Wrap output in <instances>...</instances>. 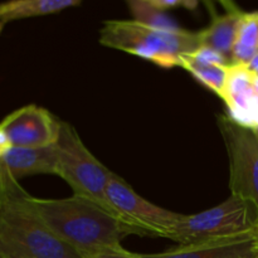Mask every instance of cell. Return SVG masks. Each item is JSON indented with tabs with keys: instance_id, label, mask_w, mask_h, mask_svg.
<instances>
[{
	"instance_id": "cell-1",
	"label": "cell",
	"mask_w": 258,
	"mask_h": 258,
	"mask_svg": "<svg viewBox=\"0 0 258 258\" xmlns=\"http://www.w3.org/2000/svg\"><path fill=\"white\" fill-rule=\"evenodd\" d=\"M35 211L55 237L83 258L121 246L128 234H139L115 213L83 197L33 198Z\"/></svg>"
},
{
	"instance_id": "cell-2",
	"label": "cell",
	"mask_w": 258,
	"mask_h": 258,
	"mask_svg": "<svg viewBox=\"0 0 258 258\" xmlns=\"http://www.w3.org/2000/svg\"><path fill=\"white\" fill-rule=\"evenodd\" d=\"M33 198L0 160V253L8 258H83L45 226Z\"/></svg>"
},
{
	"instance_id": "cell-3",
	"label": "cell",
	"mask_w": 258,
	"mask_h": 258,
	"mask_svg": "<svg viewBox=\"0 0 258 258\" xmlns=\"http://www.w3.org/2000/svg\"><path fill=\"white\" fill-rule=\"evenodd\" d=\"M105 47L135 54L163 68L179 67L180 57L199 48L198 33L159 29L138 20H107L100 30Z\"/></svg>"
},
{
	"instance_id": "cell-4",
	"label": "cell",
	"mask_w": 258,
	"mask_h": 258,
	"mask_svg": "<svg viewBox=\"0 0 258 258\" xmlns=\"http://www.w3.org/2000/svg\"><path fill=\"white\" fill-rule=\"evenodd\" d=\"M54 146L57 151L55 175L67 181L76 196L90 199L112 212L106 199V188L113 173L86 148L71 123L60 121L59 136Z\"/></svg>"
},
{
	"instance_id": "cell-5",
	"label": "cell",
	"mask_w": 258,
	"mask_h": 258,
	"mask_svg": "<svg viewBox=\"0 0 258 258\" xmlns=\"http://www.w3.org/2000/svg\"><path fill=\"white\" fill-rule=\"evenodd\" d=\"M258 229L256 212L248 202L231 196L226 202L191 216H181L171 233L180 246L238 237Z\"/></svg>"
},
{
	"instance_id": "cell-6",
	"label": "cell",
	"mask_w": 258,
	"mask_h": 258,
	"mask_svg": "<svg viewBox=\"0 0 258 258\" xmlns=\"http://www.w3.org/2000/svg\"><path fill=\"white\" fill-rule=\"evenodd\" d=\"M106 199L113 213L141 236L170 238L183 216L150 203L116 174L108 180Z\"/></svg>"
},
{
	"instance_id": "cell-7",
	"label": "cell",
	"mask_w": 258,
	"mask_h": 258,
	"mask_svg": "<svg viewBox=\"0 0 258 258\" xmlns=\"http://www.w3.org/2000/svg\"><path fill=\"white\" fill-rule=\"evenodd\" d=\"M229 161L232 196L253 207L258 222V141L252 128L233 122L228 116L218 118Z\"/></svg>"
},
{
	"instance_id": "cell-8",
	"label": "cell",
	"mask_w": 258,
	"mask_h": 258,
	"mask_svg": "<svg viewBox=\"0 0 258 258\" xmlns=\"http://www.w3.org/2000/svg\"><path fill=\"white\" fill-rule=\"evenodd\" d=\"M60 121L45 108L27 105L3 118L0 130L13 148L38 149L52 146L59 136Z\"/></svg>"
},
{
	"instance_id": "cell-9",
	"label": "cell",
	"mask_w": 258,
	"mask_h": 258,
	"mask_svg": "<svg viewBox=\"0 0 258 258\" xmlns=\"http://www.w3.org/2000/svg\"><path fill=\"white\" fill-rule=\"evenodd\" d=\"M253 76L246 66H229L226 87L219 96L226 102L228 117L252 130L258 128V95L253 87Z\"/></svg>"
},
{
	"instance_id": "cell-10",
	"label": "cell",
	"mask_w": 258,
	"mask_h": 258,
	"mask_svg": "<svg viewBox=\"0 0 258 258\" xmlns=\"http://www.w3.org/2000/svg\"><path fill=\"white\" fill-rule=\"evenodd\" d=\"M257 237L258 229L233 238L179 246L160 253L145 254V258H254L253 242Z\"/></svg>"
},
{
	"instance_id": "cell-11",
	"label": "cell",
	"mask_w": 258,
	"mask_h": 258,
	"mask_svg": "<svg viewBox=\"0 0 258 258\" xmlns=\"http://www.w3.org/2000/svg\"><path fill=\"white\" fill-rule=\"evenodd\" d=\"M224 5L227 7L226 13L214 14L209 27L197 33L201 47H209L217 50L232 64V50L244 12H242L233 3H224Z\"/></svg>"
},
{
	"instance_id": "cell-12",
	"label": "cell",
	"mask_w": 258,
	"mask_h": 258,
	"mask_svg": "<svg viewBox=\"0 0 258 258\" xmlns=\"http://www.w3.org/2000/svg\"><path fill=\"white\" fill-rule=\"evenodd\" d=\"M0 160L18 180L34 174L57 173V151L54 145L38 149L12 148Z\"/></svg>"
},
{
	"instance_id": "cell-13",
	"label": "cell",
	"mask_w": 258,
	"mask_h": 258,
	"mask_svg": "<svg viewBox=\"0 0 258 258\" xmlns=\"http://www.w3.org/2000/svg\"><path fill=\"white\" fill-rule=\"evenodd\" d=\"M81 5V0H13L0 3V23L54 14Z\"/></svg>"
},
{
	"instance_id": "cell-14",
	"label": "cell",
	"mask_w": 258,
	"mask_h": 258,
	"mask_svg": "<svg viewBox=\"0 0 258 258\" xmlns=\"http://www.w3.org/2000/svg\"><path fill=\"white\" fill-rule=\"evenodd\" d=\"M258 53V12L244 13L232 50V66H247Z\"/></svg>"
},
{
	"instance_id": "cell-15",
	"label": "cell",
	"mask_w": 258,
	"mask_h": 258,
	"mask_svg": "<svg viewBox=\"0 0 258 258\" xmlns=\"http://www.w3.org/2000/svg\"><path fill=\"white\" fill-rule=\"evenodd\" d=\"M179 67L190 72L196 80L218 96H221L224 91L229 66H201L181 62Z\"/></svg>"
},
{
	"instance_id": "cell-16",
	"label": "cell",
	"mask_w": 258,
	"mask_h": 258,
	"mask_svg": "<svg viewBox=\"0 0 258 258\" xmlns=\"http://www.w3.org/2000/svg\"><path fill=\"white\" fill-rule=\"evenodd\" d=\"M131 13L138 22L148 24L159 29H176L179 28L173 20L166 17L163 12L151 7L149 0H134L128 2Z\"/></svg>"
},
{
	"instance_id": "cell-17",
	"label": "cell",
	"mask_w": 258,
	"mask_h": 258,
	"mask_svg": "<svg viewBox=\"0 0 258 258\" xmlns=\"http://www.w3.org/2000/svg\"><path fill=\"white\" fill-rule=\"evenodd\" d=\"M181 62L193 63V64L201 66H232L231 62L217 50L209 47H199L194 52L186 53L180 57ZM179 63V66H180Z\"/></svg>"
},
{
	"instance_id": "cell-18",
	"label": "cell",
	"mask_w": 258,
	"mask_h": 258,
	"mask_svg": "<svg viewBox=\"0 0 258 258\" xmlns=\"http://www.w3.org/2000/svg\"><path fill=\"white\" fill-rule=\"evenodd\" d=\"M86 258H145V254L130 252L123 248L122 246H118L97 252V253L91 254V256H87Z\"/></svg>"
},
{
	"instance_id": "cell-19",
	"label": "cell",
	"mask_w": 258,
	"mask_h": 258,
	"mask_svg": "<svg viewBox=\"0 0 258 258\" xmlns=\"http://www.w3.org/2000/svg\"><path fill=\"white\" fill-rule=\"evenodd\" d=\"M151 7L155 9L164 12V10H170L174 8L185 7L186 9H193L197 7V2H185V0H149Z\"/></svg>"
},
{
	"instance_id": "cell-20",
	"label": "cell",
	"mask_w": 258,
	"mask_h": 258,
	"mask_svg": "<svg viewBox=\"0 0 258 258\" xmlns=\"http://www.w3.org/2000/svg\"><path fill=\"white\" fill-rule=\"evenodd\" d=\"M12 148L13 146L12 144H10L9 139H8L7 135L0 130V159H2Z\"/></svg>"
},
{
	"instance_id": "cell-21",
	"label": "cell",
	"mask_w": 258,
	"mask_h": 258,
	"mask_svg": "<svg viewBox=\"0 0 258 258\" xmlns=\"http://www.w3.org/2000/svg\"><path fill=\"white\" fill-rule=\"evenodd\" d=\"M246 67L248 68V70L251 71V72L253 73V75L258 76V53H257L256 55H254L253 58H252V60L248 63V64L246 66Z\"/></svg>"
},
{
	"instance_id": "cell-22",
	"label": "cell",
	"mask_w": 258,
	"mask_h": 258,
	"mask_svg": "<svg viewBox=\"0 0 258 258\" xmlns=\"http://www.w3.org/2000/svg\"><path fill=\"white\" fill-rule=\"evenodd\" d=\"M253 253H254V257H258V237L253 242Z\"/></svg>"
},
{
	"instance_id": "cell-23",
	"label": "cell",
	"mask_w": 258,
	"mask_h": 258,
	"mask_svg": "<svg viewBox=\"0 0 258 258\" xmlns=\"http://www.w3.org/2000/svg\"><path fill=\"white\" fill-rule=\"evenodd\" d=\"M253 87H254V91H256V93L258 95V76L256 75L253 76Z\"/></svg>"
},
{
	"instance_id": "cell-24",
	"label": "cell",
	"mask_w": 258,
	"mask_h": 258,
	"mask_svg": "<svg viewBox=\"0 0 258 258\" xmlns=\"http://www.w3.org/2000/svg\"><path fill=\"white\" fill-rule=\"evenodd\" d=\"M253 133H254V136H256V139H257V141H258V128H254Z\"/></svg>"
},
{
	"instance_id": "cell-25",
	"label": "cell",
	"mask_w": 258,
	"mask_h": 258,
	"mask_svg": "<svg viewBox=\"0 0 258 258\" xmlns=\"http://www.w3.org/2000/svg\"><path fill=\"white\" fill-rule=\"evenodd\" d=\"M3 29H4V24H3V23H0V34H2Z\"/></svg>"
},
{
	"instance_id": "cell-26",
	"label": "cell",
	"mask_w": 258,
	"mask_h": 258,
	"mask_svg": "<svg viewBox=\"0 0 258 258\" xmlns=\"http://www.w3.org/2000/svg\"><path fill=\"white\" fill-rule=\"evenodd\" d=\"M0 258H8V257L4 256V254H3V253H0Z\"/></svg>"
},
{
	"instance_id": "cell-27",
	"label": "cell",
	"mask_w": 258,
	"mask_h": 258,
	"mask_svg": "<svg viewBox=\"0 0 258 258\" xmlns=\"http://www.w3.org/2000/svg\"><path fill=\"white\" fill-rule=\"evenodd\" d=\"M254 258H258V257H254Z\"/></svg>"
}]
</instances>
